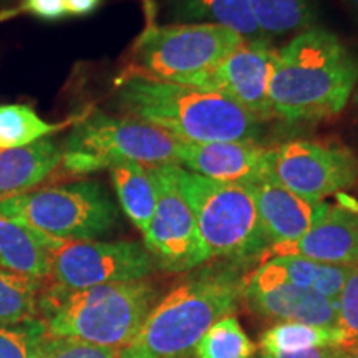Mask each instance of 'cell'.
Returning <instances> with one entry per match:
<instances>
[{"label": "cell", "mask_w": 358, "mask_h": 358, "mask_svg": "<svg viewBox=\"0 0 358 358\" xmlns=\"http://www.w3.org/2000/svg\"><path fill=\"white\" fill-rule=\"evenodd\" d=\"M358 85V58L338 35L312 25L275 50L271 98L274 120L317 123L347 108Z\"/></svg>", "instance_id": "cell-1"}, {"label": "cell", "mask_w": 358, "mask_h": 358, "mask_svg": "<svg viewBox=\"0 0 358 358\" xmlns=\"http://www.w3.org/2000/svg\"><path fill=\"white\" fill-rule=\"evenodd\" d=\"M115 105L124 116L161 129L178 143L241 141L257 145L264 122L229 98L187 85L124 73Z\"/></svg>", "instance_id": "cell-2"}, {"label": "cell", "mask_w": 358, "mask_h": 358, "mask_svg": "<svg viewBox=\"0 0 358 358\" xmlns=\"http://www.w3.org/2000/svg\"><path fill=\"white\" fill-rule=\"evenodd\" d=\"M244 266L204 264L151 308L136 337L120 358H191L192 350L217 320L234 315L243 302Z\"/></svg>", "instance_id": "cell-3"}, {"label": "cell", "mask_w": 358, "mask_h": 358, "mask_svg": "<svg viewBox=\"0 0 358 358\" xmlns=\"http://www.w3.org/2000/svg\"><path fill=\"white\" fill-rule=\"evenodd\" d=\"M156 302L158 290L146 279L83 290H64L50 284L40 292L38 310L48 337L124 348Z\"/></svg>", "instance_id": "cell-4"}, {"label": "cell", "mask_w": 358, "mask_h": 358, "mask_svg": "<svg viewBox=\"0 0 358 358\" xmlns=\"http://www.w3.org/2000/svg\"><path fill=\"white\" fill-rule=\"evenodd\" d=\"M174 181L198 224L211 259L248 267L271 243L262 229L252 186L224 182L173 166Z\"/></svg>", "instance_id": "cell-5"}, {"label": "cell", "mask_w": 358, "mask_h": 358, "mask_svg": "<svg viewBox=\"0 0 358 358\" xmlns=\"http://www.w3.org/2000/svg\"><path fill=\"white\" fill-rule=\"evenodd\" d=\"M127 161L148 168L178 164V141L151 124L95 110L75 123L60 168L70 176H87Z\"/></svg>", "instance_id": "cell-6"}, {"label": "cell", "mask_w": 358, "mask_h": 358, "mask_svg": "<svg viewBox=\"0 0 358 358\" xmlns=\"http://www.w3.org/2000/svg\"><path fill=\"white\" fill-rule=\"evenodd\" d=\"M0 216L60 241H96L118 222V208L98 181H77L0 199Z\"/></svg>", "instance_id": "cell-7"}, {"label": "cell", "mask_w": 358, "mask_h": 358, "mask_svg": "<svg viewBox=\"0 0 358 358\" xmlns=\"http://www.w3.org/2000/svg\"><path fill=\"white\" fill-rule=\"evenodd\" d=\"M244 40L216 24L148 25L134 43L128 73L181 83L211 70Z\"/></svg>", "instance_id": "cell-8"}, {"label": "cell", "mask_w": 358, "mask_h": 358, "mask_svg": "<svg viewBox=\"0 0 358 358\" xmlns=\"http://www.w3.org/2000/svg\"><path fill=\"white\" fill-rule=\"evenodd\" d=\"M156 264L136 241H64L52 254L50 284L83 290L118 282L143 280Z\"/></svg>", "instance_id": "cell-9"}, {"label": "cell", "mask_w": 358, "mask_h": 358, "mask_svg": "<svg viewBox=\"0 0 358 358\" xmlns=\"http://www.w3.org/2000/svg\"><path fill=\"white\" fill-rule=\"evenodd\" d=\"M267 155L275 181L303 198L324 201L358 182V156L340 143L287 141Z\"/></svg>", "instance_id": "cell-10"}, {"label": "cell", "mask_w": 358, "mask_h": 358, "mask_svg": "<svg viewBox=\"0 0 358 358\" xmlns=\"http://www.w3.org/2000/svg\"><path fill=\"white\" fill-rule=\"evenodd\" d=\"M173 166L174 164H164L150 168L158 201L150 227L143 236V244L150 250L156 267L173 274H182L211 262L213 259L201 239L189 206L178 189Z\"/></svg>", "instance_id": "cell-11"}, {"label": "cell", "mask_w": 358, "mask_h": 358, "mask_svg": "<svg viewBox=\"0 0 358 358\" xmlns=\"http://www.w3.org/2000/svg\"><path fill=\"white\" fill-rule=\"evenodd\" d=\"M275 50L274 43L267 38L244 40L211 70L194 75L181 85L229 98L257 120L267 123L274 120L268 87Z\"/></svg>", "instance_id": "cell-12"}, {"label": "cell", "mask_w": 358, "mask_h": 358, "mask_svg": "<svg viewBox=\"0 0 358 358\" xmlns=\"http://www.w3.org/2000/svg\"><path fill=\"white\" fill-rule=\"evenodd\" d=\"M243 302L252 313L277 324L297 322L338 329V302L295 287L277 275L266 262L250 275H245Z\"/></svg>", "instance_id": "cell-13"}, {"label": "cell", "mask_w": 358, "mask_h": 358, "mask_svg": "<svg viewBox=\"0 0 358 358\" xmlns=\"http://www.w3.org/2000/svg\"><path fill=\"white\" fill-rule=\"evenodd\" d=\"M178 164L204 178L249 186L274 178L267 148L254 143H178Z\"/></svg>", "instance_id": "cell-14"}, {"label": "cell", "mask_w": 358, "mask_h": 358, "mask_svg": "<svg viewBox=\"0 0 358 358\" xmlns=\"http://www.w3.org/2000/svg\"><path fill=\"white\" fill-rule=\"evenodd\" d=\"M262 229L272 248L295 243L329 211L327 201L299 196L274 178L252 186Z\"/></svg>", "instance_id": "cell-15"}, {"label": "cell", "mask_w": 358, "mask_h": 358, "mask_svg": "<svg viewBox=\"0 0 358 358\" xmlns=\"http://www.w3.org/2000/svg\"><path fill=\"white\" fill-rule=\"evenodd\" d=\"M268 254H290L322 264L350 266L358 257V209L330 204L324 217L301 239L272 248Z\"/></svg>", "instance_id": "cell-16"}, {"label": "cell", "mask_w": 358, "mask_h": 358, "mask_svg": "<svg viewBox=\"0 0 358 358\" xmlns=\"http://www.w3.org/2000/svg\"><path fill=\"white\" fill-rule=\"evenodd\" d=\"M64 241L0 216V268L13 274L48 280L52 254Z\"/></svg>", "instance_id": "cell-17"}, {"label": "cell", "mask_w": 358, "mask_h": 358, "mask_svg": "<svg viewBox=\"0 0 358 358\" xmlns=\"http://www.w3.org/2000/svg\"><path fill=\"white\" fill-rule=\"evenodd\" d=\"M64 158V145L43 138L34 145L0 150V199L32 191L53 171Z\"/></svg>", "instance_id": "cell-18"}, {"label": "cell", "mask_w": 358, "mask_h": 358, "mask_svg": "<svg viewBox=\"0 0 358 358\" xmlns=\"http://www.w3.org/2000/svg\"><path fill=\"white\" fill-rule=\"evenodd\" d=\"M166 7L176 24H216L234 30L245 40L266 38L249 0H166Z\"/></svg>", "instance_id": "cell-19"}, {"label": "cell", "mask_w": 358, "mask_h": 358, "mask_svg": "<svg viewBox=\"0 0 358 358\" xmlns=\"http://www.w3.org/2000/svg\"><path fill=\"white\" fill-rule=\"evenodd\" d=\"M108 171L123 213L145 236L158 201L151 169L140 163L127 161L115 164Z\"/></svg>", "instance_id": "cell-20"}, {"label": "cell", "mask_w": 358, "mask_h": 358, "mask_svg": "<svg viewBox=\"0 0 358 358\" xmlns=\"http://www.w3.org/2000/svg\"><path fill=\"white\" fill-rule=\"evenodd\" d=\"M266 264L277 275L294 284L295 287L310 290L334 302H338L350 268V266L322 264L290 254L271 256Z\"/></svg>", "instance_id": "cell-21"}, {"label": "cell", "mask_w": 358, "mask_h": 358, "mask_svg": "<svg viewBox=\"0 0 358 358\" xmlns=\"http://www.w3.org/2000/svg\"><path fill=\"white\" fill-rule=\"evenodd\" d=\"M254 19L264 37L275 40L294 37L317 25V10L312 0H249Z\"/></svg>", "instance_id": "cell-22"}, {"label": "cell", "mask_w": 358, "mask_h": 358, "mask_svg": "<svg viewBox=\"0 0 358 358\" xmlns=\"http://www.w3.org/2000/svg\"><path fill=\"white\" fill-rule=\"evenodd\" d=\"M317 347H345L338 329L317 327L297 322H279L262 334L259 352L289 353Z\"/></svg>", "instance_id": "cell-23"}, {"label": "cell", "mask_w": 358, "mask_h": 358, "mask_svg": "<svg viewBox=\"0 0 358 358\" xmlns=\"http://www.w3.org/2000/svg\"><path fill=\"white\" fill-rule=\"evenodd\" d=\"M73 122L48 123L30 105H0V150L34 145Z\"/></svg>", "instance_id": "cell-24"}, {"label": "cell", "mask_w": 358, "mask_h": 358, "mask_svg": "<svg viewBox=\"0 0 358 358\" xmlns=\"http://www.w3.org/2000/svg\"><path fill=\"white\" fill-rule=\"evenodd\" d=\"M43 282L0 268V327L38 319Z\"/></svg>", "instance_id": "cell-25"}, {"label": "cell", "mask_w": 358, "mask_h": 358, "mask_svg": "<svg viewBox=\"0 0 358 358\" xmlns=\"http://www.w3.org/2000/svg\"><path fill=\"white\" fill-rule=\"evenodd\" d=\"M257 347L236 315L224 317L203 335L191 358H254Z\"/></svg>", "instance_id": "cell-26"}, {"label": "cell", "mask_w": 358, "mask_h": 358, "mask_svg": "<svg viewBox=\"0 0 358 358\" xmlns=\"http://www.w3.org/2000/svg\"><path fill=\"white\" fill-rule=\"evenodd\" d=\"M45 338L43 322L0 327V358H40Z\"/></svg>", "instance_id": "cell-27"}, {"label": "cell", "mask_w": 358, "mask_h": 358, "mask_svg": "<svg viewBox=\"0 0 358 358\" xmlns=\"http://www.w3.org/2000/svg\"><path fill=\"white\" fill-rule=\"evenodd\" d=\"M338 330L345 347L358 345V257L350 264L338 297Z\"/></svg>", "instance_id": "cell-28"}, {"label": "cell", "mask_w": 358, "mask_h": 358, "mask_svg": "<svg viewBox=\"0 0 358 358\" xmlns=\"http://www.w3.org/2000/svg\"><path fill=\"white\" fill-rule=\"evenodd\" d=\"M122 348L93 345L77 338L48 337L45 334L40 358H120Z\"/></svg>", "instance_id": "cell-29"}, {"label": "cell", "mask_w": 358, "mask_h": 358, "mask_svg": "<svg viewBox=\"0 0 358 358\" xmlns=\"http://www.w3.org/2000/svg\"><path fill=\"white\" fill-rule=\"evenodd\" d=\"M22 10L48 22L69 17L65 0H22Z\"/></svg>", "instance_id": "cell-30"}, {"label": "cell", "mask_w": 358, "mask_h": 358, "mask_svg": "<svg viewBox=\"0 0 358 358\" xmlns=\"http://www.w3.org/2000/svg\"><path fill=\"white\" fill-rule=\"evenodd\" d=\"M343 348L345 347H317V348H308V350L289 352V353L259 352L257 358H338Z\"/></svg>", "instance_id": "cell-31"}, {"label": "cell", "mask_w": 358, "mask_h": 358, "mask_svg": "<svg viewBox=\"0 0 358 358\" xmlns=\"http://www.w3.org/2000/svg\"><path fill=\"white\" fill-rule=\"evenodd\" d=\"M65 2H66L69 15L82 17V15H88V13L95 12L98 6L101 3V0H65Z\"/></svg>", "instance_id": "cell-32"}, {"label": "cell", "mask_w": 358, "mask_h": 358, "mask_svg": "<svg viewBox=\"0 0 358 358\" xmlns=\"http://www.w3.org/2000/svg\"><path fill=\"white\" fill-rule=\"evenodd\" d=\"M348 105H350V133L352 140L355 143V148H352V150L355 151V155L358 156V85Z\"/></svg>", "instance_id": "cell-33"}, {"label": "cell", "mask_w": 358, "mask_h": 358, "mask_svg": "<svg viewBox=\"0 0 358 358\" xmlns=\"http://www.w3.org/2000/svg\"><path fill=\"white\" fill-rule=\"evenodd\" d=\"M342 3L347 7V10L352 13V17L358 24V0H342Z\"/></svg>", "instance_id": "cell-34"}, {"label": "cell", "mask_w": 358, "mask_h": 358, "mask_svg": "<svg viewBox=\"0 0 358 358\" xmlns=\"http://www.w3.org/2000/svg\"><path fill=\"white\" fill-rule=\"evenodd\" d=\"M338 358H358V345L345 347L342 353H340Z\"/></svg>", "instance_id": "cell-35"}]
</instances>
